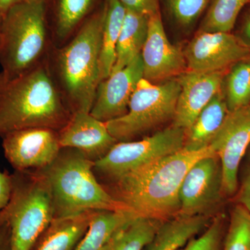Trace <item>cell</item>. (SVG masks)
<instances>
[{
  "label": "cell",
  "mask_w": 250,
  "mask_h": 250,
  "mask_svg": "<svg viewBox=\"0 0 250 250\" xmlns=\"http://www.w3.org/2000/svg\"><path fill=\"white\" fill-rule=\"evenodd\" d=\"M228 221L229 215L220 212L200 236L193 237L179 250H222Z\"/></svg>",
  "instance_id": "cell-28"
},
{
  "label": "cell",
  "mask_w": 250,
  "mask_h": 250,
  "mask_svg": "<svg viewBox=\"0 0 250 250\" xmlns=\"http://www.w3.org/2000/svg\"><path fill=\"white\" fill-rule=\"evenodd\" d=\"M94 0H57L52 41L54 47L66 43L87 18Z\"/></svg>",
  "instance_id": "cell-23"
},
{
  "label": "cell",
  "mask_w": 250,
  "mask_h": 250,
  "mask_svg": "<svg viewBox=\"0 0 250 250\" xmlns=\"http://www.w3.org/2000/svg\"><path fill=\"white\" fill-rule=\"evenodd\" d=\"M224 95L229 111L250 104V56L231 67Z\"/></svg>",
  "instance_id": "cell-25"
},
{
  "label": "cell",
  "mask_w": 250,
  "mask_h": 250,
  "mask_svg": "<svg viewBox=\"0 0 250 250\" xmlns=\"http://www.w3.org/2000/svg\"><path fill=\"white\" fill-rule=\"evenodd\" d=\"M45 0H24L3 16L0 24V77L11 80L45 60L52 48Z\"/></svg>",
  "instance_id": "cell-5"
},
{
  "label": "cell",
  "mask_w": 250,
  "mask_h": 250,
  "mask_svg": "<svg viewBox=\"0 0 250 250\" xmlns=\"http://www.w3.org/2000/svg\"><path fill=\"white\" fill-rule=\"evenodd\" d=\"M148 20L147 16L126 10L111 73L126 67L141 54L147 38Z\"/></svg>",
  "instance_id": "cell-22"
},
{
  "label": "cell",
  "mask_w": 250,
  "mask_h": 250,
  "mask_svg": "<svg viewBox=\"0 0 250 250\" xmlns=\"http://www.w3.org/2000/svg\"><path fill=\"white\" fill-rule=\"evenodd\" d=\"M250 212V145L242 159L238 171V189L231 200Z\"/></svg>",
  "instance_id": "cell-30"
},
{
  "label": "cell",
  "mask_w": 250,
  "mask_h": 250,
  "mask_svg": "<svg viewBox=\"0 0 250 250\" xmlns=\"http://www.w3.org/2000/svg\"><path fill=\"white\" fill-rule=\"evenodd\" d=\"M104 4L87 17L73 36L61 47L52 46L47 63L72 114L90 113L100 83L99 61Z\"/></svg>",
  "instance_id": "cell-3"
},
{
  "label": "cell",
  "mask_w": 250,
  "mask_h": 250,
  "mask_svg": "<svg viewBox=\"0 0 250 250\" xmlns=\"http://www.w3.org/2000/svg\"><path fill=\"white\" fill-rule=\"evenodd\" d=\"M162 222L140 215L136 217L116 233L106 250H144Z\"/></svg>",
  "instance_id": "cell-24"
},
{
  "label": "cell",
  "mask_w": 250,
  "mask_h": 250,
  "mask_svg": "<svg viewBox=\"0 0 250 250\" xmlns=\"http://www.w3.org/2000/svg\"><path fill=\"white\" fill-rule=\"evenodd\" d=\"M139 216L129 210H97L75 250H106L122 228Z\"/></svg>",
  "instance_id": "cell-20"
},
{
  "label": "cell",
  "mask_w": 250,
  "mask_h": 250,
  "mask_svg": "<svg viewBox=\"0 0 250 250\" xmlns=\"http://www.w3.org/2000/svg\"><path fill=\"white\" fill-rule=\"evenodd\" d=\"M187 70L224 72L250 56V47L230 32H199L184 51Z\"/></svg>",
  "instance_id": "cell-12"
},
{
  "label": "cell",
  "mask_w": 250,
  "mask_h": 250,
  "mask_svg": "<svg viewBox=\"0 0 250 250\" xmlns=\"http://www.w3.org/2000/svg\"><path fill=\"white\" fill-rule=\"evenodd\" d=\"M5 158L14 170H39L50 165L60 152L59 131L29 128L2 136Z\"/></svg>",
  "instance_id": "cell-11"
},
{
  "label": "cell",
  "mask_w": 250,
  "mask_h": 250,
  "mask_svg": "<svg viewBox=\"0 0 250 250\" xmlns=\"http://www.w3.org/2000/svg\"><path fill=\"white\" fill-rule=\"evenodd\" d=\"M47 57L19 76L0 77V136L16 130L47 128L59 131L72 117Z\"/></svg>",
  "instance_id": "cell-2"
},
{
  "label": "cell",
  "mask_w": 250,
  "mask_h": 250,
  "mask_svg": "<svg viewBox=\"0 0 250 250\" xmlns=\"http://www.w3.org/2000/svg\"><path fill=\"white\" fill-rule=\"evenodd\" d=\"M228 113L225 95L221 90L202 110L190 128L186 130L183 149L200 151L208 147Z\"/></svg>",
  "instance_id": "cell-18"
},
{
  "label": "cell",
  "mask_w": 250,
  "mask_h": 250,
  "mask_svg": "<svg viewBox=\"0 0 250 250\" xmlns=\"http://www.w3.org/2000/svg\"><path fill=\"white\" fill-rule=\"evenodd\" d=\"M97 210L69 218L54 219L33 250H75Z\"/></svg>",
  "instance_id": "cell-19"
},
{
  "label": "cell",
  "mask_w": 250,
  "mask_h": 250,
  "mask_svg": "<svg viewBox=\"0 0 250 250\" xmlns=\"http://www.w3.org/2000/svg\"><path fill=\"white\" fill-rule=\"evenodd\" d=\"M244 34L247 39L250 41V16L245 24Z\"/></svg>",
  "instance_id": "cell-35"
},
{
  "label": "cell",
  "mask_w": 250,
  "mask_h": 250,
  "mask_svg": "<svg viewBox=\"0 0 250 250\" xmlns=\"http://www.w3.org/2000/svg\"><path fill=\"white\" fill-rule=\"evenodd\" d=\"M142 78L141 54L129 65L112 72L108 78L99 83L90 114L104 123L125 116L131 95Z\"/></svg>",
  "instance_id": "cell-14"
},
{
  "label": "cell",
  "mask_w": 250,
  "mask_h": 250,
  "mask_svg": "<svg viewBox=\"0 0 250 250\" xmlns=\"http://www.w3.org/2000/svg\"><path fill=\"white\" fill-rule=\"evenodd\" d=\"M22 1L24 0H0V16L3 17L11 8Z\"/></svg>",
  "instance_id": "cell-34"
},
{
  "label": "cell",
  "mask_w": 250,
  "mask_h": 250,
  "mask_svg": "<svg viewBox=\"0 0 250 250\" xmlns=\"http://www.w3.org/2000/svg\"><path fill=\"white\" fill-rule=\"evenodd\" d=\"M62 148L80 150L95 162L107 154L118 142L112 136L106 123L99 121L88 112H77L59 131Z\"/></svg>",
  "instance_id": "cell-16"
},
{
  "label": "cell",
  "mask_w": 250,
  "mask_h": 250,
  "mask_svg": "<svg viewBox=\"0 0 250 250\" xmlns=\"http://www.w3.org/2000/svg\"><path fill=\"white\" fill-rule=\"evenodd\" d=\"M210 0H167L169 11L181 25L187 27L196 21Z\"/></svg>",
  "instance_id": "cell-29"
},
{
  "label": "cell",
  "mask_w": 250,
  "mask_h": 250,
  "mask_svg": "<svg viewBox=\"0 0 250 250\" xmlns=\"http://www.w3.org/2000/svg\"><path fill=\"white\" fill-rule=\"evenodd\" d=\"M250 145V104L229 111L209 147L221 162L223 191L232 200L238 189V171Z\"/></svg>",
  "instance_id": "cell-10"
},
{
  "label": "cell",
  "mask_w": 250,
  "mask_h": 250,
  "mask_svg": "<svg viewBox=\"0 0 250 250\" xmlns=\"http://www.w3.org/2000/svg\"><path fill=\"white\" fill-rule=\"evenodd\" d=\"M0 250H11V229L9 224L0 220Z\"/></svg>",
  "instance_id": "cell-33"
},
{
  "label": "cell",
  "mask_w": 250,
  "mask_h": 250,
  "mask_svg": "<svg viewBox=\"0 0 250 250\" xmlns=\"http://www.w3.org/2000/svg\"><path fill=\"white\" fill-rule=\"evenodd\" d=\"M249 0H213L200 32H230Z\"/></svg>",
  "instance_id": "cell-26"
},
{
  "label": "cell",
  "mask_w": 250,
  "mask_h": 250,
  "mask_svg": "<svg viewBox=\"0 0 250 250\" xmlns=\"http://www.w3.org/2000/svg\"><path fill=\"white\" fill-rule=\"evenodd\" d=\"M94 164L80 150L62 148L50 165L37 170L50 189L54 219L69 218L90 210H129L100 183L94 174Z\"/></svg>",
  "instance_id": "cell-4"
},
{
  "label": "cell",
  "mask_w": 250,
  "mask_h": 250,
  "mask_svg": "<svg viewBox=\"0 0 250 250\" xmlns=\"http://www.w3.org/2000/svg\"><path fill=\"white\" fill-rule=\"evenodd\" d=\"M213 218L179 215L164 220L143 250H179L191 238L201 233Z\"/></svg>",
  "instance_id": "cell-17"
},
{
  "label": "cell",
  "mask_w": 250,
  "mask_h": 250,
  "mask_svg": "<svg viewBox=\"0 0 250 250\" xmlns=\"http://www.w3.org/2000/svg\"><path fill=\"white\" fill-rule=\"evenodd\" d=\"M213 153L209 146L200 151L183 149L103 186L138 215L164 221L179 214L180 189L190 167Z\"/></svg>",
  "instance_id": "cell-1"
},
{
  "label": "cell",
  "mask_w": 250,
  "mask_h": 250,
  "mask_svg": "<svg viewBox=\"0 0 250 250\" xmlns=\"http://www.w3.org/2000/svg\"><path fill=\"white\" fill-rule=\"evenodd\" d=\"M179 214L214 217L228 199L223 191L221 162L215 153L197 161L187 172L179 193ZM229 201V200H228Z\"/></svg>",
  "instance_id": "cell-9"
},
{
  "label": "cell",
  "mask_w": 250,
  "mask_h": 250,
  "mask_svg": "<svg viewBox=\"0 0 250 250\" xmlns=\"http://www.w3.org/2000/svg\"><path fill=\"white\" fill-rule=\"evenodd\" d=\"M181 87L178 79L154 83L144 78L138 83L125 116L106 123L118 142L146 137L168 122H173Z\"/></svg>",
  "instance_id": "cell-7"
},
{
  "label": "cell",
  "mask_w": 250,
  "mask_h": 250,
  "mask_svg": "<svg viewBox=\"0 0 250 250\" xmlns=\"http://www.w3.org/2000/svg\"><path fill=\"white\" fill-rule=\"evenodd\" d=\"M181 90L172 125L187 130L223 86V72L187 70L178 77Z\"/></svg>",
  "instance_id": "cell-15"
},
{
  "label": "cell",
  "mask_w": 250,
  "mask_h": 250,
  "mask_svg": "<svg viewBox=\"0 0 250 250\" xmlns=\"http://www.w3.org/2000/svg\"><path fill=\"white\" fill-rule=\"evenodd\" d=\"M1 20H2V16H0V24H1Z\"/></svg>",
  "instance_id": "cell-36"
},
{
  "label": "cell",
  "mask_w": 250,
  "mask_h": 250,
  "mask_svg": "<svg viewBox=\"0 0 250 250\" xmlns=\"http://www.w3.org/2000/svg\"><path fill=\"white\" fill-rule=\"evenodd\" d=\"M186 130L173 125L143 139L118 142L102 159L93 172L100 183H110L139 167L182 150Z\"/></svg>",
  "instance_id": "cell-8"
},
{
  "label": "cell",
  "mask_w": 250,
  "mask_h": 250,
  "mask_svg": "<svg viewBox=\"0 0 250 250\" xmlns=\"http://www.w3.org/2000/svg\"><path fill=\"white\" fill-rule=\"evenodd\" d=\"M128 11L149 16L160 12L159 0H118Z\"/></svg>",
  "instance_id": "cell-31"
},
{
  "label": "cell",
  "mask_w": 250,
  "mask_h": 250,
  "mask_svg": "<svg viewBox=\"0 0 250 250\" xmlns=\"http://www.w3.org/2000/svg\"><path fill=\"white\" fill-rule=\"evenodd\" d=\"M102 32L99 72L100 83L111 75L116 58V48L126 9L118 0H106Z\"/></svg>",
  "instance_id": "cell-21"
},
{
  "label": "cell",
  "mask_w": 250,
  "mask_h": 250,
  "mask_svg": "<svg viewBox=\"0 0 250 250\" xmlns=\"http://www.w3.org/2000/svg\"><path fill=\"white\" fill-rule=\"evenodd\" d=\"M54 219L45 177L37 170H14L9 203L0 212V220L11 229V250H33Z\"/></svg>",
  "instance_id": "cell-6"
},
{
  "label": "cell",
  "mask_w": 250,
  "mask_h": 250,
  "mask_svg": "<svg viewBox=\"0 0 250 250\" xmlns=\"http://www.w3.org/2000/svg\"><path fill=\"white\" fill-rule=\"evenodd\" d=\"M141 57L143 78L152 83L177 78L187 71L184 52L167 39L160 12L149 17L147 35Z\"/></svg>",
  "instance_id": "cell-13"
},
{
  "label": "cell",
  "mask_w": 250,
  "mask_h": 250,
  "mask_svg": "<svg viewBox=\"0 0 250 250\" xmlns=\"http://www.w3.org/2000/svg\"><path fill=\"white\" fill-rule=\"evenodd\" d=\"M222 250H250V212L239 204L230 208Z\"/></svg>",
  "instance_id": "cell-27"
},
{
  "label": "cell",
  "mask_w": 250,
  "mask_h": 250,
  "mask_svg": "<svg viewBox=\"0 0 250 250\" xmlns=\"http://www.w3.org/2000/svg\"><path fill=\"white\" fill-rule=\"evenodd\" d=\"M11 192V174L0 171V212L9 203Z\"/></svg>",
  "instance_id": "cell-32"
}]
</instances>
